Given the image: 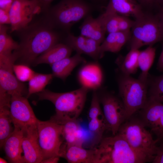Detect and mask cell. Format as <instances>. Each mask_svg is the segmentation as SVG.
Wrapping results in <instances>:
<instances>
[{
  "label": "cell",
  "mask_w": 163,
  "mask_h": 163,
  "mask_svg": "<svg viewBox=\"0 0 163 163\" xmlns=\"http://www.w3.org/2000/svg\"><path fill=\"white\" fill-rule=\"evenodd\" d=\"M44 17L17 31L20 42L13 54L18 64L32 65L40 55L59 43L60 36Z\"/></svg>",
  "instance_id": "6da1fadb"
},
{
  "label": "cell",
  "mask_w": 163,
  "mask_h": 163,
  "mask_svg": "<svg viewBox=\"0 0 163 163\" xmlns=\"http://www.w3.org/2000/svg\"><path fill=\"white\" fill-rule=\"evenodd\" d=\"M93 163H143L151 162L137 152L124 138L117 133L103 138L95 147Z\"/></svg>",
  "instance_id": "7a4b0ae2"
},
{
  "label": "cell",
  "mask_w": 163,
  "mask_h": 163,
  "mask_svg": "<svg viewBox=\"0 0 163 163\" xmlns=\"http://www.w3.org/2000/svg\"><path fill=\"white\" fill-rule=\"evenodd\" d=\"M89 90L82 86L75 90L63 93H56L48 89L36 94L39 100H46L54 105L55 118L77 119L84 107Z\"/></svg>",
  "instance_id": "3957f363"
},
{
  "label": "cell",
  "mask_w": 163,
  "mask_h": 163,
  "mask_svg": "<svg viewBox=\"0 0 163 163\" xmlns=\"http://www.w3.org/2000/svg\"><path fill=\"white\" fill-rule=\"evenodd\" d=\"M92 8L84 0H61L50 7L44 17L54 28L68 33L74 24L90 14Z\"/></svg>",
  "instance_id": "277c9868"
},
{
  "label": "cell",
  "mask_w": 163,
  "mask_h": 163,
  "mask_svg": "<svg viewBox=\"0 0 163 163\" xmlns=\"http://www.w3.org/2000/svg\"><path fill=\"white\" fill-rule=\"evenodd\" d=\"M118 133L135 150L148 158L152 162L156 152L158 141L153 138L139 117L134 114L126 119Z\"/></svg>",
  "instance_id": "5b68a950"
},
{
  "label": "cell",
  "mask_w": 163,
  "mask_h": 163,
  "mask_svg": "<svg viewBox=\"0 0 163 163\" xmlns=\"http://www.w3.org/2000/svg\"><path fill=\"white\" fill-rule=\"evenodd\" d=\"M118 82L119 95L125 108L126 119L146 104L148 98L149 80L145 82L121 73Z\"/></svg>",
  "instance_id": "8992f818"
},
{
  "label": "cell",
  "mask_w": 163,
  "mask_h": 163,
  "mask_svg": "<svg viewBox=\"0 0 163 163\" xmlns=\"http://www.w3.org/2000/svg\"><path fill=\"white\" fill-rule=\"evenodd\" d=\"M129 41L130 49H139L145 45L163 41V29L156 13L145 12L135 20Z\"/></svg>",
  "instance_id": "52a82bcc"
},
{
  "label": "cell",
  "mask_w": 163,
  "mask_h": 163,
  "mask_svg": "<svg viewBox=\"0 0 163 163\" xmlns=\"http://www.w3.org/2000/svg\"><path fill=\"white\" fill-rule=\"evenodd\" d=\"M37 128L43 160L54 156L60 157V151L64 142L61 125L50 120H38Z\"/></svg>",
  "instance_id": "ba28073f"
},
{
  "label": "cell",
  "mask_w": 163,
  "mask_h": 163,
  "mask_svg": "<svg viewBox=\"0 0 163 163\" xmlns=\"http://www.w3.org/2000/svg\"><path fill=\"white\" fill-rule=\"evenodd\" d=\"M98 96L102 106L107 129L114 135L126 119L124 104L121 98L110 92L104 91Z\"/></svg>",
  "instance_id": "9c48e42d"
},
{
  "label": "cell",
  "mask_w": 163,
  "mask_h": 163,
  "mask_svg": "<svg viewBox=\"0 0 163 163\" xmlns=\"http://www.w3.org/2000/svg\"><path fill=\"white\" fill-rule=\"evenodd\" d=\"M24 96H11L10 114L14 126L23 131L37 128L38 119L36 117L27 99Z\"/></svg>",
  "instance_id": "30bf717a"
},
{
  "label": "cell",
  "mask_w": 163,
  "mask_h": 163,
  "mask_svg": "<svg viewBox=\"0 0 163 163\" xmlns=\"http://www.w3.org/2000/svg\"><path fill=\"white\" fill-rule=\"evenodd\" d=\"M41 12V9L35 0H14L9 11L10 32L25 28Z\"/></svg>",
  "instance_id": "8fae6325"
},
{
  "label": "cell",
  "mask_w": 163,
  "mask_h": 163,
  "mask_svg": "<svg viewBox=\"0 0 163 163\" xmlns=\"http://www.w3.org/2000/svg\"><path fill=\"white\" fill-rule=\"evenodd\" d=\"M139 111V117L155 136L158 143L163 140V103L148 97Z\"/></svg>",
  "instance_id": "7c38bea8"
},
{
  "label": "cell",
  "mask_w": 163,
  "mask_h": 163,
  "mask_svg": "<svg viewBox=\"0 0 163 163\" xmlns=\"http://www.w3.org/2000/svg\"><path fill=\"white\" fill-rule=\"evenodd\" d=\"M8 28L0 24V68L13 71L16 62L13 52L18 48L19 44L8 34Z\"/></svg>",
  "instance_id": "4fadbf2b"
},
{
  "label": "cell",
  "mask_w": 163,
  "mask_h": 163,
  "mask_svg": "<svg viewBox=\"0 0 163 163\" xmlns=\"http://www.w3.org/2000/svg\"><path fill=\"white\" fill-rule=\"evenodd\" d=\"M145 13L137 0H109L105 11L102 15L107 18L117 14L131 16L136 20L142 17Z\"/></svg>",
  "instance_id": "5bb4252c"
},
{
  "label": "cell",
  "mask_w": 163,
  "mask_h": 163,
  "mask_svg": "<svg viewBox=\"0 0 163 163\" xmlns=\"http://www.w3.org/2000/svg\"><path fill=\"white\" fill-rule=\"evenodd\" d=\"M65 42L66 44L77 53L86 54L95 60L101 58L100 50L101 44L93 39L81 35L75 36L69 32Z\"/></svg>",
  "instance_id": "9a60e30c"
},
{
  "label": "cell",
  "mask_w": 163,
  "mask_h": 163,
  "mask_svg": "<svg viewBox=\"0 0 163 163\" xmlns=\"http://www.w3.org/2000/svg\"><path fill=\"white\" fill-rule=\"evenodd\" d=\"M50 120L61 125L63 143L82 146L85 140L84 133L77 119H57L51 117Z\"/></svg>",
  "instance_id": "2e32d148"
},
{
  "label": "cell",
  "mask_w": 163,
  "mask_h": 163,
  "mask_svg": "<svg viewBox=\"0 0 163 163\" xmlns=\"http://www.w3.org/2000/svg\"><path fill=\"white\" fill-rule=\"evenodd\" d=\"M23 132L14 126L12 133L5 141L3 148L8 161L12 163H25L22 147Z\"/></svg>",
  "instance_id": "e0dca14e"
},
{
  "label": "cell",
  "mask_w": 163,
  "mask_h": 163,
  "mask_svg": "<svg viewBox=\"0 0 163 163\" xmlns=\"http://www.w3.org/2000/svg\"><path fill=\"white\" fill-rule=\"evenodd\" d=\"M23 132L22 147L25 163H41L43 158L38 142L37 128Z\"/></svg>",
  "instance_id": "ac0fdd59"
},
{
  "label": "cell",
  "mask_w": 163,
  "mask_h": 163,
  "mask_svg": "<svg viewBox=\"0 0 163 163\" xmlns=\"http://www.w3.org/2000/svg\"><path fill=\"white\" fill-rule=\"evenodd\" d=\"M79 29L81 35L93 39L100 44L105 39V22L101 15L96 18L90 14L87 16Z\"/></svg>",
  "instance_id": "d6986e66"
},
{
  "label": "cell",
  "mask_w": 163,
  "mask_h": 163,
  "mask_svg": "<svg viewBox=\"0 0 163 163\" xmlns=\"http://www.w3.org/2000/svg\"><path fill=\"white\" fill-rule=\"evenodd\" d=\"M60 155L69 163H93L94 150L93 148L85 149L82 145L63 143Z\"/></svg>",
  "instance_id": "ffe728a7"
},
{
  "label": "cell",
  "mask_w": 163,
  "mask_h": 163,
  "mask_svg": "<svg viewBox=\"0 0 163 163\" xmlns=\"http://www.w3.org/2000/svg\"><path fill=\"white\" fill-rule=\"evenodd\" d=\"M78 78L82 86L93 91L100 87L103 81L100 67L94 63L88 64L82 67L79 72Z\"/></svg>",
  "instance_id": "44dd1931"
},
{
  "label": "cell",
  "mask_w": 163,
  "mask_h": 163,
  "mask_svg": "<svg viewBox=\"0 0 163 163\" xmlns=\"http://www.w3.org/2000/svg\"><path fill=\"white\" fill-rule=\"evenodd\" d=\"M73 50L66 43H59L39 56L32 65L45 63L50 65L65 58L69 57Z\"/></svg>",
  "instance_id": "7402d4cb"
},
{
  "label": "cell",
  "mask_w": 163,
  "mask_h": 163,
  "mask_svg": "<svg viewBox=\"0 0 163 163\" xmlns=\"http://www.w3.org/2000/svg\"><path fill=\"white\" fill-rule=\"evenodd\" d=\"M11 99L7 97L0 98V146L4 144L12 133L14 126L10 114Z\"/></svg>",
  "instance_id": "603a6c76"
},
{
  "label": "cell",
  "mask_w": 163,
  "mask_h": 163,
  "mask_svg": "<svg viewBox=\"0 0 163 163\" xmlns=\"http://www.w3.org/2000/svg\"><path fill=\"white\" fill-rule=\"evenodd\" d=\"M86 62L81 54L77 53L72 57H66L50 65L52 74L54 77L64 81L76 67Z\"/></svg>",
  "instance_id": "cb8c5ba5"
},
{
  "label": "cell",
  "mask_w": 163,
  "mask_h": 163,
  "mask_svg": "<svg viewBox=\"0 0 163 163\" xmlns=\"http://www.w3.org/2000/svg\"><path fill=\"white\" fill-rule=\"evenodd\" d=\"M0 89L11 96H24L27 94L26 87L13 74V72L0 68Z\"/></svg>",
  "instance_id": "d4e9b609"
},
{
  "label": "cell",
  "mask_w": 163,
  "mask_h": 163,
  "mask_svg": "<svg viewBox=\"0 0 163 163\" xmlns=\"http://www.w3.org/2000/svg\"><path fill=\"white\" fill-rule=\"evenodd\" d=\"M131 37V30L108 34L100 45L101 58L103 57L104 53L106 52L116 53L119 51L129 41Z\"/></svg>",
  "instance_id": "484cf974"
},
{
  "label": "cell",
  "mask_w": 163,
  "mask_h": 163,
  "mask_svg": "<svg viewBox=\"0 0 163 163\" xmlns=\"http://www.w3.org/2000/svg\"><path fill=\"white\" fill-rule=\"evenodd\" d=\"M140 51L138 49H130L124 57L119 56L115 62L121 73L130 75L136 73L139 67L138 58Z\"/></svg>",
  "instance_id": "4316f807"
},
{
  "label": "cell",
  "mask_w": 163,
  "mask_h": 163,
  "mask_svg": "<svg viewBox=\"0 0 163 163\" xmlns=\"http://www.w3.org/2000/svg\"><path fill=\"white\" fill-rule=\"evenodd\" d=\"M155 51V49L152 46H149L145 50L139 52L138 62L141 72L139 78L143 81H148V72L153 62Z\"/></svg>",
  "instance_id": "83f0119b"
},
{
  "label": "cell",
  "mask_w": 163,
  "mask_h": 163,
  "mask_svg": "<svg viewBox=\"0 0 163 163\" xmlns=\"http://www.w3.org/2000/svg\"><path fill=\"white\" fill-rule=\"evenodd\" d=\"M53 77L52 74H44L35 72L28 81L27 98H28L33 94L43 91Z\"/></svg>",
  "instance_id": "f1b7e54d"
},
{
  "label": "cell",
  "mask_w": 163,
  "mask_h": 163,
  "mask_svg": "<svg viewBox=\"0 0 163 163\" xmlns=\"http://www.w3.org/2000/svg\"><path fill=\"white\" fill-rule=\"evenodd\" d=\"M88 129L92 136V146L96 147L103 138L104 131L107 129L104 117L88 120Z\"/></svg>",
  "instance_id": "f546056e"
},
{
  "label": "cell",
  "mask_w": 163,
  "mask_h": 163,
  "mask_svg": "<svg viewBox=\"0 0 163 163\" xmlns=\"http://www.w3.org/2000/svg\"><path fill=\"white\" fill-rule=\"evenodd\" d=\"M149 86L148 97L163 103V73L152 79Z\"/></svg>",
  "instance_id": "4dcf8cb0"
},
{
  "label": "cell",
  "mask_w": 163,
  "mask_h": 163,
  "mask_svg": "<svg viewBox=\"0 0 163 163\" xmlns=\"http://www.w3.org/2000/svg\"><path fill=\"white\" fill-rule=\"evenodd\" d=\"M13 70L17 79L22 82H28L35 73L29 66L21 64H14Z\"/></svg>",
  "instance_id": "1f68e13d"
},
{
  "label": "cell",
  "mask_w": 163,
  "mask_h": 163,
  "mask_svg": "<svg viewBox=\"0 0 163 163\" xmlns=\"http://www.w3.org/2000/svg\"><path fill=\"white\" fill-rule=\"evenodd\" d=\"M91 105L88 113V120L104 116L100 105V101L96 90H94Z\"/></svg>",
  "instance_id": "d6a6232c"
},
{
  "label": "cell",
  "mask_w": 163,
  "mask_h": 163,
  "mask_svg": "<svg viewBox=\"0 0 163 163\" xmlns=\"http://www.w3.org/2000/svg\"><path fill=\"white\" fill-rule=\"evenodd\" d=\"M120 15L114 14L107 17L104 18L105 20L106 32L108 34L119 31V23Z\"/></svg>",
  "instance_id": "836d02e7"
},
{
  "label": "cell",
  "mask_w": 163,
  "mask_h": 163,
  "mask_svg": "<svg viewBox=\"0 0 163 163\" xmlns=\"http://www.w3.org/2000/svg\"><path fill=\"white\" fill-rule=\"evenodd\" d=\"M159 143L156 155L152 162L153 163H163V140Z\"/></svg>",
  "instance_id": "e575fe53"
},
{
  "label": "cell",
  "mask_w": 163,
  "mask_h": 163,
  "mask_svg": "<svg viewBox=\"0 0 163 163\" xmlns=\"http://www.w3.org/2000/svg\"><path fill=\"white\" fill-rule=\"evenodd\" d=\"M144 10H152L155 8L156 0H137Z\"/></svg>",
  "instance_id": "d590c367"
},
{
  "label": "cell",
  "mask_w": 163,
  "mask_h": 163,
  "mask_svg": "<svg viewBox=\"0 0 163 163\" xmlns=\"http://www.w3.org/2000/svg\"><path fill=\"white\" fill-rule=\"evenodd\" d=\"M11 24L9 12L0 9V24Z\"/></svg>",
  "instance_id": "8d00e7d4"
},
{
  "label": "cell",
  "mask_w": 163,
  "mask_h": 163,
  "mask_svg": "<svg viewBox=\"0 0 163 163\" xmlns=\"http://www.w3.org/2000/svg\"><path fill=\"white\" fill-rule=\"evenodd\" d=\"M40 8L41 12L46 13L50 7L52 2L54 0H35Z\"/></svg>",
  "instance_id": "74e56055"
},
{
  "label": "cell",
  "mask_w": 163,
  "mask_h": 163,
  "mask_svg": "<svg viewBox=\"0 0 163 163\" xmlns=\"http://www.w3.org/2000/svg\"><path fill=\"white\" fill-rule=\"evenodd\" d=\"M14 0H0V9L9 12Z\"/></svg>",
  "instance_id": "f35d334b"
},
{
  "label": "cell",
  "mask_w": 163,
  "mask_h": 163,
  "mask_svg": "<svg viewBox=\"0 0 163 163\" xmlns=\"http://www.w3.org/2000/svg\"><path fill=\"white\" fill-rule=\"evenodd\" d=\"M157 69L160 72H163V46L157 63Z\"/></svg>",
  "instance_id": "ab89813d"
},
{
  "label": "cell",
  "mask_w": 163,
  "mask_h": 163,
  "mask_svg": "<svg viewBox=\"0 0 163 163\" xmlns=\"http://www.w3.org/2000/svg\"><path fill=\"white\" fill-rule=\"evenodd\" d=\"M60 158L59 156H54L43 160L41 163H57Z\"/></svg>",
  "instance_id": "60d3db41"
},
{
  "label": "cell",
  "mask_w": 163,
  "mask_h": 163,
  "mask_svg": "<svg viewBox=\"0 0 163 163\" xmlns=\"http://www.w3.org/2000/svg\"><path fill=\"white\" fill-rule=\"evenodd\" d=\"M156 14L158 17L160 23L163 29V9H156Z\"/></svg>",
  "instance_id": "b9f144b4"
},
{
  "label": "cell",
  "mask_w": 163,
  "mask_h": 163,
  "mask_svg": "<svg viewBox=\"0 0 163 163\" xmlns=\"http://www.w3.org/2000/svg\"><path fill=\"white\" fill-rule=\"evenodd\" d=\"M155 8L163 9V0H156Z\"/></svg>",
  "instance_id": "7bdbcfd3"
},
{
  "label": "cell",
  "mask_w": 163,
  "mask_h": 163,
  "mask_svg": "<svg viewBox=\"0 0 163 163\" xmlns=\"http://www.w3.org/2000/svg\"><path fill=\"white\" fill-rule=\"evenodd\" d=\"M7 161L5 159L2 158H0V163H7Z\"/></svg>",
  "instance_id": "ee69618b"
},
{
  "label": "cell",
  "mask_w": 163,
  "mask_h": 163,
  "mask_svg": "<svg viewBox=\"0 0 163 163\" xmlns=\"http://www.w3.org/2000/svg\"><path fill=\"white\" fill-rule=\"evenodd\" d=\"M94 2L96 3H100L103 1V0H91Z\"/></svg>",
  "instance_id": "f6af8a7d"
}]
</instances>
